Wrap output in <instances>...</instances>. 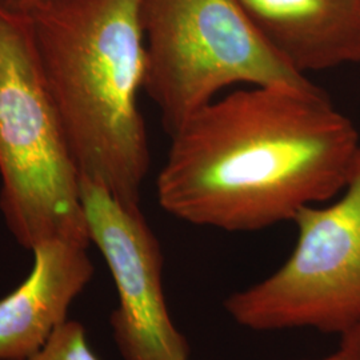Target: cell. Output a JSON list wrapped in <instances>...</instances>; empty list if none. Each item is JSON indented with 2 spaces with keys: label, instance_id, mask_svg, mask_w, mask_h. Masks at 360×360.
Segmentation results:
<instances>
[{
  "label": "cell",
  "instance_id": "cell-6",
  "mask_svg": "<svg viewBox=\"0 0 360 360\" xmlns=\"http://www.w3.org/2000/svg\"><path fill=\"white\" fill-rule=\"evenodd\" d=\"M80 198L90 240L115 283L117 307L110 322L123 360H188V343L168 312L162 248L141 206L84 176Z\"/></svg>",
  "mask_w": 360,
  "mask_h": 360
},
{
  "label": "cell",
  "instance_id": "cell-12",
  "mask_svg": "<svg viewBox=\"0 0 360 360\" xmlns=\"http://www.w3.org/2000/svg\"><path fill=\"white\" fill-rule=\"evenodd\" d=\"M318 360H346L345 358V355H343V352L340 351V349H338L335 354L333 355H330V356H327V358H323V359Z\"/></svg>",
  "mask_w": 360,
  "mask_h": 360
},
{
  "label": "cell",
  "instance_id": "cell-10",
  "mask_svg": "<svg viewBox=\"0 0 360 360\" xmlns=\"http://www.w3.org/2000/svg\"><path fill=\"white\" fill-rule=\"evenodd\" d=\"M339 349L346 360H360V319L342 334Z\"/></svg>",
  "mask_w": 360,
  "mask_h": 360
},
{
  "label": "cell",
  "instance_id": "cell-3",
  "mask_svg": "<svg viewBox=\"0 0 360 360\" xmlns=\"http://www.w3.org/2000/svg\"><path fill=\"white\" fill-rule=\"evenodd\" d=\"M0 207L27 250L89 247L80 174L39 65L30 18L0 3Z\"/></svg>",
  "mask_w": 360,
  "mask_h": 360
},
{
  "label": "cell",
  "instance_id": "cell-2",
  "mask_svg": "<svg viewBox=\"0 0 360 360\" xmlns=\"http://www.w3.org/2000/svg\"><path fill=\"white\" fill-rule=\"evenodd\" d=\"M26 13L80 176L139 206L150 168L141 0H41Z\"/></svg>",
  "mask_w": 360,
  "mask_h": 360
},
{
  "label": "cell",
  "instance_id": "cell-8",
  "mask_svg": "<svg viewBox=\"0 0 360 360\" xmlns=\"http://www.w3.org/2000/svg\"><path fill=\"white\" fill-rule=\"evenodd\" d=\"M285 65L307 72L360 63V0H239Z\"/></svg>",
  "mask_w": 360,
  "mask_h": 360
},
{
  "label": "cell",
  "instance_id": "cell-11",
  "mask_svg": "<svg viewBox=\"0 0 360 360\" xmlns=\"http://www.w3.org/2000/svg\"><path fill=\"white\" fill-rule=\"evenodd\" d=\"M39 1H41V0H0V3L3 6H6L7 8L13 10V11H19V13H27L35 4H38Z\"/></svg>",
  "mask_w": 360,
  "mask_h": 360
},
{
  "label": "cell",
  "instance_id": "cell-5",
  "mask_svg": "<svg viewBox=\"0 0 360 360\" xmlns=\"http://www.w3.org/2000/svg\"><path fill=\"white\" fill-rule=\"evenodd\" d=\"M292 254L267 279L232 294L226 309L255 331L315 328L343 334L360 319V147L343 195L302 208Z\"/></svg>",
  "mask_w": 360,
  "mask_h": 360
},
{
  "label": "cell",
  "instance_id": "cell-4",
  "mask_svg": "<svg viewBox=\"0 0 360 360\" xmlns=\"http://www.w3.org/2000/svg\"><path fill=\"white\" fill-rule=\"evenodd\" d=\"M144 91L172 134L224 89L304 86L271 50L239 0H141Z\"/></svg>",
  "mask_w": 360,
  "mask_h": 360
},
{
  "label": "cell",
  "instance_id": "cell-9",
  "mask_svg": "<svg viewBox=\"0 0 360 360\" xmlns=\"http://www.w3.org/2000/svg\"><path fill=\"white\" fill-rule=\"evenodd\" d=\"M27 360H101L92 351L83 324L67 321Z\"/></svg>",
  "mask_w": 360,
  "mask_h": 360
},
{
  "label": "cell",
  "instance_id": "cell-7",
  "mask_svg": "<svg viewBox=\"0 0 360 360\" xmlns=\"http://www.w3.org/2000/svg\"><path fill=\"white\" fill-rule=\"evenodd\" d=\"M87 248L53 239L31 250L32 270L0 299V360L28 359L67 322L70 306L94 276Z\"/></svg>",
  "mask_w": 360,
  "mask_h": 360
},
{
  "label": "cell",
  "instance_id": "cell-1",
  "mask_svg": "<svg viewBox=\"0 0 360 360\" xmlns=\"http://www.w3.org/2000/svg\"><path fill=\"white\" fill-rule=\"evenodd\" d=\"M169 136L159 205L224 231L263 230L334 198L360 147L354 123L311 82L218 96Z\"/></svg>",
  "mask_w": 360,
  "mask_h": 360
}]
</instances>
